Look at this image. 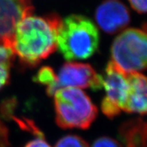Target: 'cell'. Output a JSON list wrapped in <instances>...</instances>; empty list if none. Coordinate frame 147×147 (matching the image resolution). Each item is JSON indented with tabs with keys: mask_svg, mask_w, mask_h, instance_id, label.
Listing matches in <instances>:
<instances>
[{
	"mask_svg": "<svg viewBox=\"0 0 147 147\" xmlns=\"http://www.w3.org/2000/svg\"><path fill=\"white\" fill-rule=\"evenodd\" d=\"M61 22L56 13L44 17L30 14L17 22L11 37V47L25 67H35L58 49Z\"/></svg>",
	"mask_w": 147,
	"mask_h": 147,
	"instance_id": "cell-1",
	"label": "cell"
},
{
	"mask_svg": "<svg viewBox=\"0 0 147 147\" xmlns=\"http://www.w3.org/2000/svg\"><path fill=\"white\" fill-rule=\"evenodd\" d=\"M99 42L98 28L87 17L72 14L61 20L58 33V49L67 61L90 58L98 50Z\"/></svg>",
	"mask_w": 147,
	"mask_h": 147,
	"instance_id": "cell-2",
	"label": "cell"
},
{
	"mask_svg": "<svg viewBox=\"0 0 147 147\" xmlns=\"http://www.w3.org/2000/svg\"><path fill=\"white\" fill-rule=\"evenodd\" d=\"M55 121L63 129H88L98 114V109L84 91L62 88L54 94Z\"/></svg>",
	"mask_w": 147,
	"mask_h": 147,
	"instance_id": "cell-3",
	"label": "cell"
},
{
	"mask_svg": "<svg viewBox=\"0 0 147 147\" xmlns=\"http://www.w3.org/2000/svg\"><path fill=\"white\" fill-rule=\"evenodd\" d=\"M111 61L125 73L147 69V32L128 28L114 39L111 48Z\"/></svg>",
	"mask_w": 147,
	"mask_h": 147,
	"instance_id": "cell-4",
	"label": "cell"
},
{
	"mask_svg": "<svg viewBox=\"0 0 147 147\" xmlns=\"http://www.w3.org/2000/svg\"><path fill=\"white\" fill-rule=\"evenodd\" d=\"M102 78L105 94L101 103V109L107 117L112 119L119 115L125 108L129 90V73L111 61Z\"/></svg>",
	"mask_w": 147,
	"mask_h": 147,
	"instance_id": "cell-5",
	"label": "cell"
},
{
	"mask_svg": "<svg viewBox=\"0 0 147 147\" xmlns=\"http://www.w3.org/2000/svg\"><path fill=\"white\" fill-rule=\"evenodd\" d=\"M57 89L90 88L94 91L102 88V78L88 63L67 62L56 73Z\"/></svg>",
	"mask_w": 147,
	"mask_h": 147,
	"instance_id": "cell-6",
	"label": "cell"
},
{
	"mask_svg": "<svg viewBox=\"0 0 147 147\" xmlns=\"http://www.w3.org/2000/svg\"><path fill=\"white\" fill-rule=\"evenodd\" d=\"M95 18L101 29L105 33L114 34L126 28L130 22V13L124 4L107 1L97 7Z\"/></svg>",
	"mask_w": 147,
	"mask_h": 147,
	"instance_id": "cell-7",
	"label": "cell"
},
{
	"mask_svg": "<svg viewBox=\"0 0 147 147\" xmlns=\"http://www.w3.org/2000/svg\"><path fill=\"white\" fill-rule=\"evenodd\" d=\"M129 90L123 111L147 114V77L140 73H129Z\"/></svg>",
	"mask_w": 147,
	"mask_h": 147,
	"instance_id": "cell-8",
	"label": "cell"
},
{
	"mask_svg": "<svg viewBox=\"0 0 147 147\" xmlns=\"http://www.w3.org/2000/svg\"><path fill=\"white\" fill-rule=\"evenodd\" d=\"M119 136L125 147H147V122L140 118L123 123Z\"/></svg>",
	"mask_w": 147,
	"mask_h": 147,
	"instance_id": "cell-9",
	"label": "cell"
},
{
	"mask_svg": "<svg viewBox=\"0 0 147 147\" xmlns=\"http://www.w3.org/2000/svg\"><path fill=\"white\" fill-rule=\"evenodd\" d=\"M15 54L11 45L0 42V90L8 83Z\"/></svg>",
	"mask_w": 147,
	"mask_h": 147,
	"instance_id": "cell-10",
	"label": "cell"
},
{
	"mask_svg": "<svg viewBox=\"0 0 147 147\" xmlns=\"http://www.w3.org/2000/svg\"><path fill=\"white\" fill-rule=\"evenodd\" d=\"M34 81L37 84L44 86L47 95L49 96H54L58 90L56 85V73L51 67H41L34 77Z\"/></svg>",
	"mask_w": 147,
	"mask_h": 147,
	"instance_id": "cell-11",
	"label": "cell"
},
{
	"mask_svg": "<svg viewBox=\"0 0 147 147\" xmlns=\"http://www.w3.org/2000/svg\"><path fill=\"white\" fill-rule=\"evenodd\" d=\"M55 147H89V145L81 137L68 134L61 138Z\"/></svg>",
	"mask_w": 147,
	"mask_h": 147,
	"instance_id": "cell-12",
	"label": "cell"
},
{
	"mask_svg": "<svg viewBox=\"0 0 147 147\" xmlns=\"http://www.w3.org/2000/svg\"><path fill=\"white\" fill-rule=\"evenodd\" d=\"M92 147H123V146L110 137H101L93 142Z\"/></svg>",
	"mask_w": 147,
	"mask_h": 147,
	"instance_id": "cell-13",
	"label": "cell"
},
{
	"mask_svg": "<svg viewBox=\"0 0 147 147\" xmlns=\"http://www.w3.org/2000/svg\"><path fill=\"white\" fill-rule=\"evenodd\" d=\"M134 11L140 13H147V0H129Z\"/></svg>",
	"mask_w": 147,
	"mask_h": 147,
	"instance_id": "cell-14",
	"label": "cell"
},
{
	"mask_svg": "<svg viewBox=\"0 0 147 147\" xmlns=\"http://www.w3.org/2000/svg\"><path fill=\"white\" fill-rule=\"evenodd\" d=\"M8 144V131L0 119V147H7Z\"/></svg>",
	"mask_w": 147,
	"mask_h": 147,
	"instance_id": "cell-15",
	"label": "cell"
},
{
	"mask_svg": "<svg viewBox=\"0 0 147 147\" xmlns=\"http://www.w3.org/2000/svg\"><path fill=\"white\" fill-rule=\"evenodd\" d=\"M24 147H51L44 139V137H37V138L28 142Z\"/></svg>",
	"mask_w": 147,
	"mask_h": 147,
	"instance_id": "cell-16",
	"label": "cell"
}]
</instances>
